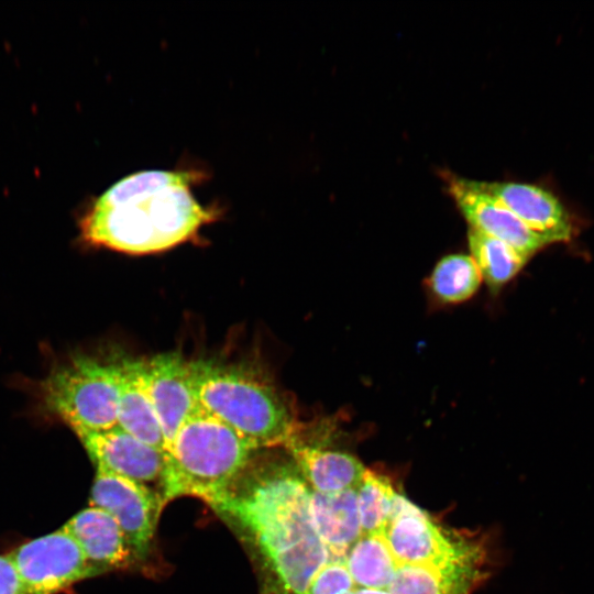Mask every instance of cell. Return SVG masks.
Listing matches in <instances>:
<instances>
[{"instance_id": "cell-1", "label": "cell", "mask_w": 594, "mask_h": 594, "mask_svg": "<svg viewBox=\"0 0 594 594\" xmlns=\"http://www.w3.org/2000/svg\"><path fill=\"white\" fill-rule=\"evenodd\" d=\"M310 492L294 461H251L211 505L254 547L270 594H306L330 558L311 521Z\"/></svg>"}, {"instance_id": "cell-2", "label": "cell", "mask_w": 594, "mask_h": 594, "mask_svg": "<svg viewBox=\"0 0 594 594\" xmlns=\"http://www.w3.org/2000/svg\"><path fill=\"white\" fill-rule=\"evenodd\" d=\"M200 177L194 170H142L120 179L81 216V240L131 255L154 254L193 240L218 218V210L204 207L193 195Z\"/></svg>"}, {"instance_id": "cell-3", "label": "cell", "mask_w": 594, "mask_h": 594, "mask_svg": "<svg viewBox=\"0 0 594 594\" xmlns=\"http://www.w3.org/2000/svg\"><path fill=\"white\" fill-rule=\"evenodd\" d=\"M199 408L254 449L286 447L296 437L292 410L276 389L255 375L210 361L190 362Z\"/></svg>"}, {"instance_id": "cell-4", "label": "cell", "mask_w": 594, "mask_h": 594, "mask_svg": "<svg viewBox=\"0 0 594 594\" xmlns=\"http://www.w3.org/2000/svg\"><path fill=\"white\" fill-rule=\"evenodd\" d=\"M256 451L230 427L199 409L179 428L167 452L166 503L191 495L211 506Z\"/></svg>"}, {"instance_id": "cell-5", "label": "cell", "mask_w": 594, "mask_h": 594, "mask_svg": "<svg viewBox=\"0 0 594 594\" xmlns=\"http://www.w3.org/2000/svg\"><path fill=\"white\" fill-rule=\"evenodd\" d=\"M44 409L78 435L118 426L119 361L77 355L54 367L38 386Z\"/></svg>"}, {"instance_id": "cell-6", "label": "cell", "mask_w": 594, "mask_h": 594, "mask_svg": "<svg viewBox=\"0 0 594 594\" xmlns=\"http://www.w3.org/2000/svg\"><path fill=\"white\" fill-rule=\"evenodd\" d=\"M383 534L398 565L437 566L483 558L476 543L440 527L398 492Z\"/></svg>"}, {"instance_id": "cell-7", "label": "cell", "mask_w": 594, "mask_h": 594, "mask_svg": "<svg viewBox=\"0 0 594 594\" xmlns=\"http://www.w3.org/2000/svg\"><path fill=\"white\" fill-rule=\"evenodd\" d=\"M23 594H56L94 576L74 537L63 527L9 553Z\"/></svg>"}, {"instance_id": "cell-8", "label": "cell", "mask_w": 594, "mask_h": 594, "mask_svg": "<svg viewBox=\"0 0 594 594\" xmlns=\"http://www.w3.org/2000/svg\"><path fill=\"white\" fill-rule=\"evenodd\" d=\"M164 505V499L148 487L97 470L90 506L112 516L134 556L147 554Z\"/></svg>"}, {"instance_id": "cell-9", "label": "cell", "mask_w": 594, "mask_h": 594, "mask_svg": "<svg viewBox=\"0 0 594 594\" xmlns=\"http://www.w3.org/2000/svg\"><path fill=\"white\" fill-rule=\"evenodd\" d=\"M97 470H102L158 494L165 502L167 454L134 438L119 426L78 435Z\"/></svg>"}, {"instance_id": "cell-10", "label": "cell", "mask_w": 594, "mask_h": 594, "mask_svg": "<svg viewBox=\"0 0 594 594\" xmlns=\"http://www.w3.org/2000/svg\"><path fill=\"white\" fill-rule=\"evenodd\" d=\"M444 178L448 191L470 229L506 243L528 260L547 245L541 237L531 231L498 200L479 189L473 179L450 173Z\"/></svg>"}, {"instance_id": "cell-11", "label": "cell", "mask_w": 594, "mask_h": 594, "mask_svg": "<svg viewBox=\"0 0 594 594\" xmlns=\"http://www.w3.org/2000/svg\"><path fill=\"white\" fill-rule=\"evenodd\" d=\"M145 382L168 452L179 428L200 409L190 362L176 352L157 354L145 361Z\"/></svg>"}, {"instance_id": "cell-12", "label": "cell", "mask_w": 594, "mask_h": 594, "mask_svg": "<svg viewBox=\"0 0 594 594\" xmlns=\"http://www.w3.org/2000/svg\"><path fill=\"white\" fill-rule=\"evenodd\" d=\"M474 185L494 197L547 244L572 238V223L560 200L547 189L515 182L474 180Z\"/></svg>"}, {"instance_id": "cell-13", "label": "cell", "mask_w": 594, "mask_h": 594, "mask_svg": "<svg viewBox=\"0 0 594 594\" xmlns=\"http://www.w3.org/2000/svg\"><path fill=\"white\" fill-rule=\"evenodd\" d=\"M63 528L79 544L94 575L125 568L134 557L117 521L101 508L78 512Z\"/></svg>"}, {"instance_id": "cell-14", "label": "cell", "mask_w": 594, "mask_h": 594, "mask_svg": "<svg viewBox=\"0 0 594 594\" xmlns=\"http://www.w3.org/2000/svg\"><path fill=\"white\" fill-rule=\"evenodd\" d=\"M118 426L140 441L167 454L164 433L145 382V361L119 360Z\"/></svg>"}, {"instance_id": "cell-15", "label": "cell", "mask_w": 594, "mask_h": 594, "mask_svg": "<svg viewBox=\"0 0 594 594\" xmlns=\"http://www.w3.org/2000/svg\"><path fill=\"white\" fill-rule=\"evenodd\" d=\"M309 513L330 558H345L349 548L362 535L356 488L333 493L311 491Z\"/></svg>"}, {"instance_id": "cell-16", "label": "cell", "mask_w": 594, "mask_h": 594, "mask_svg": "<svg viewBox=\"0 0 594 594\" xmlns=\"http://www.w3.org/2000/svg\"><path fill=\"white\" fill-rule=\"evenodd\" d=\"M285 448L307 485L315 492L356 488L366 470L350 453L305 444L296 437Z\"/></svg>"}, {"instance_id": "cell-17", "label": "cell", "mask_w": 594, "mask_h": 594, "mask_svg": "<svg viewBox=\"0 0 594 594\" xmlns=\"http://www.w3.org/2000/svg\"><path fill=\"white\" fill-rule=\"evenodd\" d=\"M482 559L437 566L398 565L386 590L392 594H469L483 578Z\"/></svg>"}, {"instance_id": "cell-18", "label": "cell", "mask_w": 594, "mask_h": 594, "mask_svg": "<svg viewBox=\"0 0 594 594\" xmlns=\"http://www.w3.org/2000/svg\"><path fill=\"white\" fill-rule=\"evenodd\" d=\"M345 563L356 587L386 590L398 563L384 534H362L349 548Z\"/></svg>"}, {"instance_id": "cell-19", "label": "cell", "mask_w": 594, "mask_h": 594, "mask_svg": "<svg viewBox=\"0 0 594 594\" xmlns=\"http://www.w3.org/2000/svg\"><path fill=\"white\" fill-rule=\"evenodd\" d=\"M468 242L471 257L493 290L509 282L528 261L506 243L472 229Z\"/></svg>"}, {"instance_id": "cell-20", "label": "cell", "mask_w": 594, "mask_h": 594, "mask_svg": "<svg viewBox=\"0 0 594 594\" xmlns=\"http://www.w3.org/2000/svg\"><path fill=\"white\" fill-rule=\"evenodd\" d=\"M482 275L466 254L442 257L435 266L429 284L435 296L447 304H457L471 298L479 289Z\"/></svg>"}, {"instance_id": "cell-21", "label": "cell", "mask_w": 594, "mask_h": 594, "mask_svg": "<svg viewBox=\"0 0 594 594\" xmlns=\"http://www.w3.org/2000/svg\"><path fill=\"white\" fill-rule=\"evenodd\" d=\"M396 491L386 476L365 470L356 487L362 534H382L388 522Z\"/></svg>"}, {"instance_id": "cell-22", "label": "cell", "mask_w": 594, "mask_h": 594, "mask_svg": "<svg viewBox=\"0 0 594 594\" xmlns=\"http://www.w3.org/2000/svg\"><path fill=\"white\" fill-rule=\"evenodd\" d=\"M355 588L345 558H329L314 576L306 594H344Z\"/></svg>"}, {"instance_id": "cell-23", "label": "cell", "mask_w": 594, "mask_h": 594, "mask_svg": "<svg viewBox=\"0 0 594 594\" xmlns=\"http://www.w3.org/2000/svg\"><path fill=\"white\" fill-rule=\"evenodd\" d=\"M0 594H23V588L9 554L0 556Z\"/></svg>"}, {"instance_id": "cell-24", "label": "cell", "mask_w": 594, "mask_h": 594, "mask_svg": "<svg viewBox=\"0 0 594 594\" xmlns=\"http://www.w3.org/2000/svg\"><path fill=\"white\" fill-rule=\"evenodd\" d=\"M355 594H392L387 590H376V588H362L356 587Z\"/></svg>"}, {"instance_id": "cell-25", "label": "cell", "mask_w": 594, "mask_h": 594, "mask_svg": "<svg viewBox=\"0 0 594 594\" xmlns=\"http://www.w3.org/2000/svg\"><path fill=\"white\" fill-rule=\"evenodd\" d=\"M354 591H355V590H354ZM354 591H350V592H346V593H344V594H355Z\"/></svg>"}]
</instances>
